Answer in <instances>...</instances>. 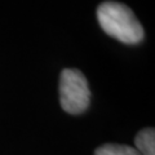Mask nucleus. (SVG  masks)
Segmentation results:
<instances>
[{
    "mask_svg": "<svg viewBox=\"0 0 155 155\" xmlns=\"http://www.w3.org/2000/svg\"><path fill=\"white\" fill-rule=\"evenodd\" d=\"M94 155H141V154L134 147H130V146L107 143L97 149L94 151Z\"/></svg>",
    "mask_w": 155,
    "mask_h": 155,
    "instance_id": "nucleus-4",
    "label": "nucleus"
},
{
    "mask_svg": "<svg viewBox=\"0 0 155 155\" xmlns=\"http://www.w3.org/2000/svg\"><path fill=\"white\" fill-rule=\"evenodd\" d=\"M97 19L102 30L125 44H137L143 39V28L132 9L116 2H105L97 8Z\"/></svg>",
    "mask_w": 155,
    "mask_h": 155,
    "instance_id": "nucleus-1",
    "label": "nucleus"
},
{
    "mask_svg": "<svg viewBox=\"0 0 155 155\" xmlns=\"http://www.w3.org/2000/svg\"><path fill=\"white\" fill-rule=\"evenodd\" d=\"M136 150L141 155H155V132L154 128H145L136 134Z\"/></svg>",
    "mask_w": 155,
    "mask_h": 155,
    "instance_id": "nucleus-3",
    "label": "nucleus"
},
{
    "mask_svg": "<svg viewBox=\"0 0 155 155\" xmlns=\"http://www.w3.org/2000/svg\"><path fill=\"white\" fill-rule=\"evenodd\" d=\"M91 92L85 76L79 70L65 69L60 78V102L66 113L76 115L88 109Z\"/></svg>",
    "mask_w": 155,
    "mask_h": 155,
    "instance_id": "nucleus-2",
    "label": "nucleus"
}]
</instances>
